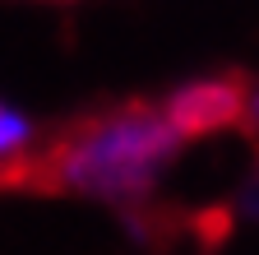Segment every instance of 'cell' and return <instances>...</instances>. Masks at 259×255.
I'll list each match as a JSON object with an SVG mask.
<instances>
[{"label":"cell","instance_id":"cell-3","mask_svg":"<svg viewBox=\"0 0 259 255\" xmlns=\"http://www.w3.org/2000/svg\"><path fill=\"white\" fill-rule=\"evenodd\" d=\"M37 121H32L19 102L0 98V176H14L37 163Z\"/></svg>","mask_w":259,"mask_h":255},{"label":"cell","instance_id":"cell-4","mask_svg":"<svg viewBox=\"0 0 259 255\" xmlns=\"http://www.w3.org/2000/svg\"><path fill=\"white\" fill-rule=\"evenodd\" d=\"M245 116L259 125V88H254V93H245Z\"/></svg>","mask_w":259,"mask_h":255},{"label":"cell","instance_id":"cell-2","mask_svg":"<svg viewBox=\"0 0 259 255\" xmlns=\"http://www.w3.org/2000/svg\"><path fill=\"white\" fill-rule=\"evenodd\" d=\"M162 107L185 130V139H194V135L222 130L236 116H245V93L236 84H227V79H199V84H185L181 93H171Z\"/></svg>","mask_w":259,"mask_h":255},{"label":"cell","instance_id":"cell-5","mask_svg":"<svg viewBox=\"0 0 259 255\" xmlns=\"http://www.w3.org/2000/svg\"><path fill=\"white\" fill-rule=\"evenodd\" d=\"M250 209L259 213V172H254V181H250Z\"/></svg>","mask_w":259,"mask_h":255},{"label":"cell","instance_id":"cell-1","mask_svg":"<svg viewBox=\"0 0 259 255\" xmlns=\"http://www.w3.org/2000/svg\"><path fill=\"white\" fill-rule=\"evenodd\" d=\"M181 144L185 130L167 107H116L79 121L47 153V176L83 200L139 204L167 176Z\"/></svg>","mask_w":259,"mask_h":255}]
</instances>
